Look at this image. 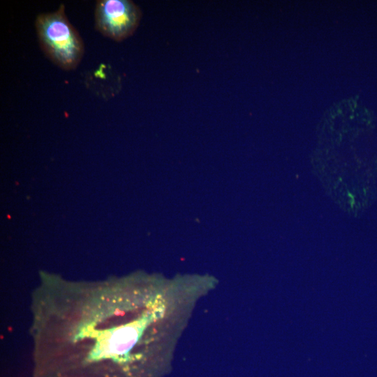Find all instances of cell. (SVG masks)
<instances>
[{
  "label": "cell",
  "instance_id": "obj_2",
  "mask_svg": "<svg viewBox=\"0 0 377 377\" xmlns=\"http://www.w3.org/2000/svg\"><path fill=\"white\" fill-rule=\"evenodd\" d=\"M141 16L140 8L132 1L99 0L95 7V27L103 36L121 41L133 35Z\"/></svg>",
  "mask_w": 377,
  "mask_h": 377
},
{
  "label": "cell",
  "instance_id": "obj_1",
  "mask_svg": "<svg viewBox=\"0 0 377 377\" xmlns=\"http://www.w3.org/2000/svg\"><path fill=\"white\" fill-rule=\"evenodd\" d=\"M35 27L41 49L54 64L65 71L78 66L84 52V43L69 22L64 4L54 12L38 15Z\"/></svg>",
  "mask_w": 377,
  "mask_h": 377
}]
</instances>
